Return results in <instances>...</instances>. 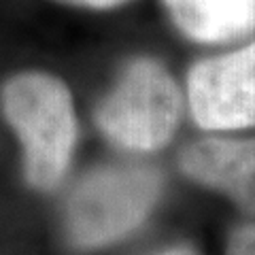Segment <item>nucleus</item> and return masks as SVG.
Segmentation results:
<instances>
[{"instance_id":"nucleus-2","label":"nucleus","mask_w":255,"mask_h":255,"mask_svg":"<svg viewBox=\"0 0 255 255\" xmlns=\"http://www.w3.org/2000/svg\"><path fill=\"white\" fill-rule=\"evenodd\" d=\"M159 174L145 166H105L73 189L64 228L77 249H100L136 230L159 196Z\"/></svg>"},{"instance_id":"nucleus-5","label":"nucleus","mask_w":255,"mask_h":255,"mask_svg":"<svg viewBox=\"0 0 255 255\" xmlns=\"http://www.w3.org/2000/svg\"><path fill=\"white\" fill-rule=\"evenodd\" d=\"M187 179L228 196L238 209L255 215V138H204L181 151Z\"/></svg>"},{"instance_id":"nucleus-6","label":"nucleus","mask_w":255,"mask_h":255,"mask_svg":"<svg viewBox=\"0 0 255 255\" xmlns=\"http://www.w3.org/2000/svg\"><path fill=\"white\" fill-rule=\"evenodd\" d=\"M183 34L196 43H228L255 32V0H164Z\"/></svg>"},{"instance_id":"nucleus-9","label":"nucleus","mask_w":255,"mask_h":255,"mask_svg":"<svg viewBox=\"0 0 255 255\" xmlns=\"http://www.w3.org/2000/svg\"><path fill=\"white\" fill-rule=\"evenodd\" d=\"M155 255H200L194 247H187V245H179V247H170V249H164Z\"/></svg>"},{"instance_id":"nucleus-4","label":"nucleus","mask_w":255,"mask_h":255,"mask_svg":"<svg viewBox=\"0 0 255 255\" xmlns=\"http://www.w3.org/2000/svg\"><path fill=\"white\" fill-rule=\"evenodd\" d=\"M187 98L204 130L255 126V41L232 53L198 62L187 77Z\"/></svg>"},{"instance_id":"nucleus-1","label":"nucleus","mask_w":255,"mask_h":255,"mask_svg":"<svg viewBox=\"0 0 255 255\" xmlns=\"http://www.w3.org/2000/svg\"><path fill=\"white\" fill-rule=\"evenodd\" d=\"M0 102L23 145L28 183L43 191L58 187L77 142V117L68 87L58 77L21 73L2 85Z\"/></svg>"},{"instance_id":"nucleus-8","label":"nucleus","mask_w":255,"mask_h":255,"mask_svg":"<svg viewBox=\"0 0 255 255\" xmlns=\"http://www.w3.org/2000/svg\"><path fill=\"white\" fill-rule=\"evenodd\" d=\"M58 2L70 6H83V9H115L119 4H126L128 0H58Z\"/></svg>"},{"instance_id":"nucleus-7","label":"nucleus","mask_w":255,"mask_h":255,"mask_svg":"<svg viewBox=\"0 0 255 255\" xmlns=\"http://www.w3.org/2000/svg\"><path fill=\"white\" fill-rule=\"evenodd\" d=\"M226 255H255V226L236 228L228 238Z\"/></svg>"},{"instance_id":"nucleus-3","label":"nucleus","mask_w":255,"mask_h":255,"mask_svg":"<svg viewBox=\"0 0 255 255\" xmlns=\"http://www.w3.org/2000/svg\"><path fill=\"white\" fill-rule=\"evenodd\" d=\"M181 92L162 64L151 58L132 60L96 109L105 136L130 151H157L179 128Z\"/></svg>"}]
</instances>
